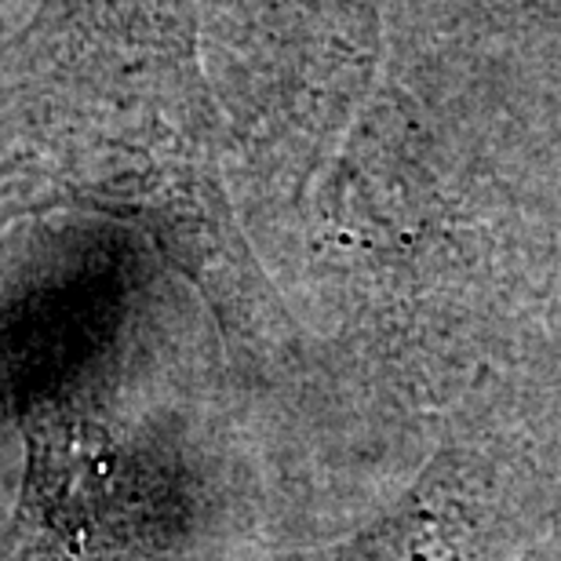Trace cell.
I'll list each match as a JSON object with an SVG mask.
<instances>
[{
    "label": "cell",
    "instance_id": "6da1fadb",
    "mask_svg": "<svg viewBox=\"0 0 561 561\" xmlns=\"http://www.w3.org/2000/svg\"><path fill=\"white\" fill-rule=\"evenodd\" d=\"M22 442L26 467L4 561H84L110 496V437L66 412H33Z\"/></svg>",
    "mask_w": 561,
    "mask_h": 561
}]
</instances>
